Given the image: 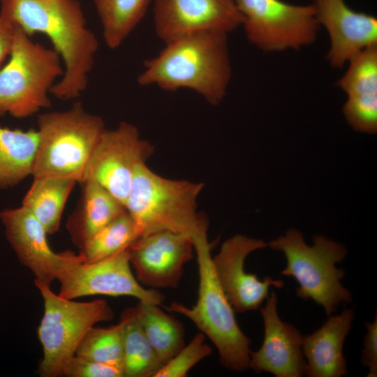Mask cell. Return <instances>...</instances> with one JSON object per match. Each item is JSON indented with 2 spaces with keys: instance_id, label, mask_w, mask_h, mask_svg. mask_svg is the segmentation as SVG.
Returning <instances> with one entry per match:
<instances>
[{
  "instance_id": "19",
  "label": "cell",
  "mask_w": 377,
  "mask_h": 377,
  "mask_svg": "<svg viewBox=\"0 0 377 377\" xmlns=\"http://www.w3.org/2000/svg\"><path fill=\"white\" fill-rule=\"evenodd\" d=\"M82 184L79 204L66 224L71 240L79 249L126 211L119 200L93 178H87Z\"/></svg>"
},
{
  "instance_id": "3",
  "label": "cell",
  "mask_w": 377,
  "mask_h": 377,
  "mask_svg": "<svg viewBox=\"0 0 377 377\" xmlns=\"http://www.w3.org/2000/svg\"><path fill=\"white\" fill-rule=\"evenodd\" d=\"M203 184L164 178L146 163L136 170L125 203L140 235L169 230L192 239L207 230V222L196 211Z\"/></svg>"
},
{
  "instance_id": "20",
  "label": "cell",
  "mask_w": 377,
  "mask_h": 377,
  "mask_svg": "<svg viewBox=\"0 0 377 377\" xmlns=\"http://www.w3.org/2000/svg\"><path fill=\"white\" fill-rule=\"evenodd\" d=\"M39 140L37 130L10 129L0 124V188L32 175Z\"/></svg>"
},
{
  "instance_id": "4",
  "label": "cell",
  "mask_w": 377,
  "mask_h": 377,
  "mask_svg": "<svg viewBox=\"0 0 377 377\" xmlns=\"http://www.w3.org/2000/svg\"><path fill=\"white\" fill-rule=\"evenodd\" d=\"M38 145L32 175L62 177L82 183L91 155L105 129L103 118L81 103L38 117Z\"/></svg>"
},
{
  "instance_id": "17",
  "label": "cell",
  "mask_w": 377,
  "mask_h": 377,
  "mask_svg": "<svg viewBox=\"0 0 377 377\" xmlns=\"http://www.w3.org/2000/svg\"><path fill=\"white\" fill-rule=\"evenodd\" d=\"M0 219L20 262L31 271L35 279L50 286L66 251L54 253L50 249L43 226L24 206L3 210Z\"/></svg>"
},
{
  "instance_id": "13",
  "label": "cell",
  "mask_w": 377,
  "mask_h": 377,
  "mask_svg": "<svg viewBox=\"0 0 377 377\" xmlns=\"http://www.w3.org/2000/svg\"><path fill=\"white\" fill-rule=\"evenodd\" d=\"M192 238L185 234L160 230L138 237L128 253L135 278L151 288H177L184 265L193 258Z\"/></svg>"
},
{
  "instance_id": "21",
  "label": "cell",
  "mask_w": 377,
  "mask_h": 377,
  "mask_svg": "<svg viewBox=\"0 0 377 377\" xmlns=\"http://www.w3.org/2000/svg\"><path fill=\"white\" fill-rule=\"evenodd\" d=\"M338 85L346 93L343 107L364 112L377 110V45L366 47L349 60Z\"/></svg>"
},
{
  "instance_id": "16",
  "label": "cell",
  "mask_w": 377,
  "mask_h": 377,
  "mask_svg": "<svg viewBox=\"0 0 377 377\" xmlns=\"http://www.w3.org/2000/svg\"><path fill=\"white\" fill-rule=\"evenodd\" d=\"M319 24L330 38L327 59L334 68H341L367 47L377 45V20L353 10L344 0H312Z\"/></svg>"
},
{
  "instance_id": "30",
  "label": "cell",
  "mask_w": 377,
  "mask_h": 377,
  "mask_svg": "<svg viewBox=\"0 0 377 377\" xmlns=\"http://www.w3.org/2000/svg\"><path fill=\"white\" fill-rule=\"evenodd\" d=\"M361 363L369 369L367 377L377 376V315L373 322L366 323Z\"/></svg>"
},
{
  "instance_id": "28",
  "label": "cell",
  "mask_w": 377,
  "mask_h": 377,
  "mask_svg": "<svg viewBox=\"0 0 377 377\" xmlns=\"http://www.w3.org/2000/svg\"><path fill=\"white\" fill-rule=\"evenodd\" d=\"M212 348L205 343V335L197 333L187 346H184L165 364L154 377H184L197 363L212 354Z\"/></svg>"
},
{
  "instance_id": "15",
  "label": "cell",
  "mask_w": 377,
  "mask_h": 377,
  "mask_svg": "<svg viewBox=\"0 0 377 377\" xmlns=\"http://www.w3.org/2000/svg\"><path fill=\"white\" fill-rule=\"evenodd\" d=\"M260 308L265 333L263 343L250 352L249 369L256 374L269 372L276 377L304 376L306 360L302 353L303 336L293 325L281 320L277 296L272 291Z\"/></svg>"
},
{
  "instance_id": "11",
  "label": "cell",
  "mask_w": 377,
  "mask_h": 377,
  "mask_svg": "<svg viewBox=\"0 0 377 377\" xmlns=\"http://www.w3.org/2000/svg\"><path fill=\"white\" fill-rule=\"evenodd\" d=\"M154 151V146L141 138L131 124L122 121L114 129L105 128L88 163L84 180L93 178L125 206L137 167L145 163Z\"/></svg>"
},
{
  "instance_id": "22",
  "label": "cell",
  "mask_w": 377,
  "mask_h": 377,
  "mask_svg": "<svg viewBox=\"0 0 377 377\" xmlns=\"http://www.w3.org/2000/svg\"><path fill=\"white\" fill-rule=\"evenodd\" d=\"M77 182L62 177H35L23 200L47 235L58 231L67 199Z\"/></svg>"
},
{
  "instance_id": "14",
  "label": "cell",
  "mask_w": 377,
  "mask_h": 377,
  "mask_svg": "<svg viewBox=\"0 0 377 377\" xmlns=\"http://www.w3.org/2000/svg\"><path fill=\"white\" fill-rule=\"evenodd\" d=\"M154 25L165 43L204 31L228 34L242 24L235 0H155Z\"/></svg>"
},
{
  "instance_id": "9",
  "label": "cell",
  "mask_w": 377,
  "mask_h": 377,
  "mask_svg": "<svg viewBox=\"0 0 377 377\" xmlns=\"http://www.w3.org/2000/svg\"><path fill=\"white\" fill-rule=\"evenodd\" d=\"M55 279L60 283L59 295L68 299L91 296H130L141 302L161 305L164 295L145 288L131 269L128 248L94 263L84 262L79 254L66 251Z\"/></svg>"
},
{
  "instance_id": "29",
  "label": "cell",
  "mask_w": 377,
  "mask_h": 377,
  "mask_svg": "<svg viewBox=\"0 0 377 377\" xmlns=\"http://www.w3.org/2000/svg\"><path fill=\"white\" fill-rule=\"evenodd\" d=\"M66 376L68 377H124L121 369L75 355L70 362Z\"/></svg>"
},
{
  "instance_id": "25",
  "label": "cell",
  "mask_w": 377,
  "mask_h": 377,
  "mask_svg": "<svg viewBox=\"0 0 377 377\" xmlns=\"http://www.w3.org/2000/svg\"><path fill=\"white\" fill-rule=\"evenodd\" d=\"M126 318L124 332V377H154L163 367L136 316L135 309L122 313Z\"/></svg>"
},
{
  "instance_id": "18",
  "label": "cell",
  "mask_w": 377,
  "mask_h": 377,
  "mask_svg": "<svg viewBox=\"0 0 377 377\" xmlns=\"http://www.w3.org/2000/svg\"><path fill=\"white\" fill-rule=\"evenodd\" d=\"M353 309L331 316L313 333L303 336L302 353L307 377H341L348 374L343 346L354 318Z\"/></svg>"
},
{
  "instance_id": "2",
  "label": "cell",
  "mask_w": 377,
  "mask_h": 377,
  "mask_svg": "<svg viewBox=\"0 0 377 377\" xmlns=\"http://www.w3.org/2000/svg\"><path fill=\"white\" fill-rule=\"evenodd\" d=\"M165 44L156 57L145 61L138 83L167 91L189 89L209 104L219 105L231 78L228 34L198 31Z\"/></svg>"
},
{
  "instance_id": "23",
  "label": "cell",
  "mask_w": 377,
  "mask_h": 377,
  "mask_svg": "<svg viewBox=\"0 0 377 377\" xmlns=\"http://www.w3.org/2000/svg\"><path fill=\"white\" fill-rule=\"evenodd\" d=\"M158 304L139 301L135 307L140 325L163 366L184 346V330Z\"/></svg>"
},
{
  "instance_id": "8",
  "label": "cell",
  "mask_w": 377,
  "mask_h": 377,
  "mask_svg": "<svg viewBox=\"0 0 377 377\" xmlns=\"http://www.w3.org/2000/svg\"><path fill=\"white\" fill-rule=\"evenodd\" d=\"M34 284L44 303V313L38 328L43 349L39 366L42 377L64 376L81 341L94 325L113 318L106 301L75 302L54 293L50 286L37 279Z\"/></svg>"
},
{
  "instance_id": "7",
  "label": "cell",
  "mask_w": 377,
  "mask_h": 377,
  "mask_svg": "<svg viewBox=\"0 0 377 377\" xmlns=\"http://www.w3.org/2000/svg\"><path fill=\"white\" fill-rule=\"evenodd\" d=\"M63 73L56 51L35 43L17 25L12 52L0 69V114L26 118L50 108L48 94Z\"/></svg>"
},
{
  "instance_id": "27",
  "label": "cell",
  "mask_w": 377,
  "mask_h": 377,
  "mask_svg": "<svg viewBox=\"0 0 377 377\" xmlns=\"http://www.w3.org/2000/svg\"><path fill=\"white\" fill-rule=\"evenodd\" d=\"M126 318L109 327H93L84 337L75 355L112 365L124 371V332Z\"/></svg>"
},
{
  "instance_id": "12",
  "label": "cell",
  "mask_w": 377,
  "mask_h": 377,
  "mask_svg": "<svg viewBox=\"0 0 377 377\" xmlns=\"http://www.w3.org/2000/svg\"><path fill=\"white\" fill-rule=\"evenodd\" d=\"M266 246L262 239L237 234L226 240L212 258L216 279L235 312L258 309L269 296L270 286H284L280 279L265 276L260 281L256 274L244 269L247 256Z\"/></svg>"
},
{
  "instance_id": "5",
  "label": "cell",
  "mask_w": 377,
  "mask_h": 377,
  "mask_svg": "<svg viewBox=\"0 0 377 377\" xmlns=\"http://www.w3.org/2000/svg\"><path fill=\"white\" fill-rule=\"evenodd\" d=\"M192 240L199 272L197 302L191 307L172 302L168 309L190 319L212 341L225 368L245 371L249 369L251 340L238 326L235 311L216 279L207 231Z\"/></svg>"
},
{
  "instance_id": "26",
  "label": "cell",
  "mask_w": 377,
  "mask_h": 377,
  "mask_svg": "<svg viewBox=\"0 0 377 377\" xmlns=\"http://www.w3.org/2000/svg\"><path fill=\"white\" fill-rule=\"evenodd\" d=\"M140 236L136 223L126 211L98 231L78 254L86 263L101 260L127 249Z\"/></svg>"
},
{
  "instance_id": "24",
  "label": "cell",
  "mask_w": 377,
  "mask_h": 377,
  "mask_svg": "<svg viewBox=\"0 0 377 377\" xmlns=\"http://www.w3.org/2000/svg\"><path fill=\"white\" fill-rule=\"evenodd\" d=\"M103 38L108 48L119 47L146 14L151 0H94Z\"/></svg>"
},
{
  "instance_id": "6",
  "label": "cell",
  "mask_w": 377,
  "mask_h": 377,
  "mask_svg": "<svg viewBox=\"0 0 377 377\" xmlns=\"http://www.w3.org/2000/svg\"><path fill=\"white\" fill-rule=\"evenodd\" d=\"M313 242L312 246L306 244L302 233L292 228L267 246L284 253L287 264L281 274L297 281L296 295L312 300L330 316L339 304L352 300L351 293L341 283L345 272L336 266L346 258L347 249L321 235H314Z\"/></svg>"
},
{
  "instance_id": "1",
  "label": "cell",
  "mask_w": 377,
  "mask_h": 377,
  "mask_svg": "<svg viewBox=\"0 0 377 377\" xmlns=\"http://www.w3.org/2000/svg\"><path fill=\"white\" fill-rule=\"evenodd\" d=\"M0 15L27 35H45L59 55L64 73L50 90L61 100L76 98L87 87L98 49L77 0H1Z\"/></svg>"
},
{
  "instance_id": "10",
  "label": "cell",
  "mask_w": 377,
  "mask_h": 377,
  "mask_svg": "<svg viewBox=\"0 0 377 377\" xmlns=\"http://www.w3.org/2000/svg\"><path fill=\"white\" fill-rule=\"evenodd\" d=\"M249 42L265 52L297 50L312 43L319 23L314 8L281 0H235Z\"/></svg>"
},
{
  "instance_id": "31",
  "label": "cell",
  "mask_w": 377,
  "mask_h": 377,
  "mask_svg": "<svg viewBox=\"0 0 377 377\" xmlns=\"http://www.w3.org/2000/svg\"><path fill=\"white\" fill-rule=\"evenodd\" d=\"M17 25L0 15V69L9 57L15 38Z\"/></svg>"
}]
</instances>
